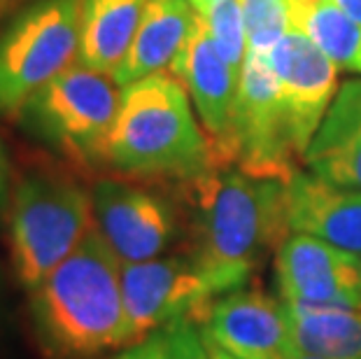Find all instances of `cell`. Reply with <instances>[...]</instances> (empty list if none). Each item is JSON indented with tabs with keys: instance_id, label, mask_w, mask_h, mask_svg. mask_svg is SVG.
I'll return each mask as SVG.
<instances>
[{
	"instance_id": "1",
	"label": "cell",
	"mask_w": 361,
	"mask_h": 359,
	"mask_svg": "<svg viewBox=\"0 0 361 359\" xmlns=\"http://www.w3.org/2000/svg\"><path fill=\"white\" fill-rule=\"evenodd\" d=\"M194 208V248L219 294L245 287L261 262L291 233L287 182L235 166H212L182 185Z\"/></svg>"
},
{
	"instance_id": "2",
	"label": "cell",
	"mask_w": 361,
	"mask_h": 359,
	"mask_svg": "<svg viewBox=\"0 0 361 359\" xmlns=\"http://www.w3.org/2000/svg\"><path fill=\"white\" fill-rule=\"evenodd\" d=\"M28 315L47 359H94L130 346L121 262L96 226L28 289Z\"/></svg>"
},
{
	"instance_id": "3",
	"label": "cell",
	"mask_w": 361,
	"mask_h": 359,
	"mask_svg": "<svg viewBox=\"0 0 361 359\" xmlns=\"http://www.w3.org/2000/svg\"><path fill=\"white\" fill-rule=\"evenodd\" d=\"M107 166L124 178L180 185L214 166L210 140L175 75H149L124 87L107 145Z\"/></svg>"
},
{
	"instance_id": "4",
	"label": "cell",
	"mask_w": 361,
	"mask_h": 359,
	"mask_svg": "<svg viewBox=\"0 0 361 359\" xmlns=\"http://www.w3.org/2000/svg\"><path fill=\"white\" fill-rule=\"evenodd\" d=\"M94 229L91 192L71 173L35 168L14 180L7 212L10 259L24 289L49 276Z\"/></svg>"
},
{
	"instance_id": "5",
	"label": "cell",
	"mask_w": 361,
	"mask_h": 359,
	"mask_svg": "<svg viewBox=\"0 0 361 359\" xmlns=\"http://www.w3.org/2000/svg\"><path fill=\"white\" fill-rule=\"evenodd\" d=\"M114 75L73 63L37 89L14 119L21 131L84 168L107 166V145L121 105Z\"/></svg>"
},
{
	"instance_id": "6",
	"label": "cell",
	"mask_w": 361,
	"mask_h": 359,
	"mask_svg": "<svg viewBox=\"0 0 361 359\" xmlns=\"http://www.w3.org/2000/svg\"><path fill=\"white\" fill-rule=\"evenodd\" d=\"M82 0H30L0 33V117L14 119L37 89L80 56Z\"/></svg>"
},
{
	"instance_id": "7",
	"label": "cell",
	"mask_w": 361,
	"mask_h": 359,
	"mask_svg": "<svg viewBox=\"0 0 361 359\" xmlns=\"http://www.w3.org/2000/svg\"><path fill=\"white\" fill-rule=\"evenodd\" d=\"M303 162L291 140L271 56L247 49L238 78L231 166L287 182Z\"/></svg>"
},
{
	"instance_id": "8",
	"label": "cell",
	"mask_w": 361,
	"mask_h": 359,
	"mask_svg": "<svg viewBox=\"0 0 361 359\" xmlns=\"http://www.w3.org/2000/svg\"><path fill=\"white\" fill-rule=\"evenodd\" d=\"M121 292L130 329V346L164 331L175 320L198 315L214 296L212 278L194 252L164 255L149 262L121 264Z\"/></svg>"
},
{
	"instance_id": "9",
	"label": "cell",
	"mask_w": 361,
	"mask_h": 359,
	"mask_svg": "<svg viewBox=\"0 0 361 359\" xmlns=\"http://www.w3.org/2000/svg\"><path fill=\"white\" fill-rule=\"evenodd\" d=\"M94 226L121 264L164 257L178 241L175 208L147 187L119 178H101L91 187Z\"/></svg>"
},
{
	"instance_id": "10",
	"label": "cell",
	"mask_w": 361,
	"mask_h": 359,
	"mask_svg": "<svg viewBox=\"0 0 361 359\" xmlns=\"http://www.w3.org/2000/svg\"><path fill=\"white\" fill-rule=\"evenodd\" d=\"M280 84V103L301 159L338 94V66L301 28L291 26L271 54Z\"/></svg>"
},
{
	"instance_id": "11",
	"label": "cell",
	"mask_w": 361,
	"mask_h": 359,
	"mask_svg": "<svg viewBox=\"0 0 361 359\" xmlns=\"http://www.w3.org/2000/svg\"><path fill=\"white\" fill-rule=\"evenodd\" d=\"M280 301L361 310L359 257L308 233H289L275 252Z\"/></svg>"
},
{
	"instance_id": "12",
	"label": "cell",
	"mask_w": 361,
	"mask_h": 359,
	"mask_svg": "<svg viewBox=\"0 0 361 359\" xmlns=\"http://www.w3.org/2000/svg\"><path fill=\"white\" fill-rule=\"evenodd\" d=\"M196 327L235 359H287L294 348L287 305L261 289L238 287L214 296Z\"/></svg>"
},
{
	"instance_id": "13",
	"label": "cell",
	"mask_w": 361,
	"mask_h": 359,
	"mask_svg": "<svg viewBox=\"0 0 361 359\" xmlns=\"http://www.w3.org/2000/svg\"><path fill=\"white\" fill-rule=\"evenodd\" d=\"M171 73L178 78L194 108L201 126L210 140L214 166H231L233 112L238 94V75L214 47L205 19L196 12V24L184 42Z\"/></svg>"
},
{
	"instance_id": "14",
	"label": "cell",
	"mask_w": 361,
	"mask_h": 359,
	"mask_svg": "<svg viewBox=\"0 0 361 359\" xmlns=\"http://www.w3.org/2000/svg\"><path fill=\"white\" fill-rule=\"evenodd\" d=\"M287 219L291 233H308L361 257V189L296 171L287 180Z\"/></svg>"
},
{
	"instance_id": "15",
	"label": "cell",
	"mask_w": 361,
	"mask_h": 359,
	"mask_svg": "<svg viewBox=\"0 0 361 359\" xmlns=\"http://www.w3.org/2000/svg\"><path fill=\"white\" fill-rule=\"evenodd\" d=\"M303 166L334 185L361 189V80H348L338 89Z\"/></svg>"
},
{
	"instance_id": "16",
	"label": "cell",
	"mask_w": 361,
	"mask_h": 359,
	"mask_svg": "<svg viewBox=\"0 0 361 359\" xmlns=\"http://www.w3.org/2000/svg\"><path fill=\"white\" fill-rule=\"evenodd\" d=\"M196 24L191 0H147L126 59L114 73L121 89L149 75L171 71Z\"/></svg>"
},
{
	"instance_id": "17",
	"label": "cell",
	"mask_w": 361,
	"mask_h": 359,
	"mask_svg": "<svg viewBox=\"0 0 361 359\" xmlns=\"http://www.w3.org/2000/svg\"><path fill=\"white\" fill-rule=\"evenodd\" d=\"M147 0H82L80 56L94 71L114 75L142 21Z\"/></svg>"
},
{
	"instance_id": "18",
	"label": "cell",
	"mask_w": 361,
	"mask_h": 359,
	"mask_svg": "<svg viewBox=\"0 0 361 359\" xmlns=\"http://www.w3.org/2000/svg\"><path fill=\"white\" fill-rule=\"evenodd\" d=\"M294 348L324 359H361V310L284 303Z\"/></svg>"
},
{
	"instance_id": "19",
	"label": "cell",
	"mask_w": 361,
	"mask_h": 359,
	"mask_svg": "<svg viewBox=\"0 0 361 359\" xmlns=\"http://www.w3.org/2000/svg\"><path fill=\"white\" fill-rule=\"evenodd\" d=\"M291 10L294 26L301 28L338 68L361 75V28L336 0H314Z\"/></svg>"
},
{
	"instance_id": "20",
	"label": "cell",
	"mask_w": 361,
	"mask_h": 359,
	"mask_svg": "<svg viewBox=\"0 0 361 359\" xmlns=\"http://www.w3.org/2000/svg\"><path fill=\"white\" fill-rule=\"evenodd\" d=\"M247 49L271 54L282 35L294 26L291 0H240Z\"/></svg>"
},
{
	"instance_id": "21",
	"label": "cell",
	"mask_w": 361,
	"mask_h": 359,
	"mask_svg": "<svg viewBox=\"0 0 361 359\" xmlns=\"http://www.w3.org/2000/svg\"><path fill=\"white\" fill-rule=\"evenodd\" d=\"M201 17L205 19V26L221 59L240 75L245 54H247V30H245L240 0H221Z\"/></svg>"
},
{
	"instance_id": "22",
	"label": "cell",
	"mask_w": 361,
	"mask_h": 359,
	"mask_svg": "<svg viewBox=\"0 0 361 359\" xmlns=\"http://www.w3.org/2000/svg\"><path fill=\"white\" fill-rule=\"evenodd\" d=\"M168 359H212L198 327L191 320H175L164 329Z\"/></svg>"
},
{
	"instance_id": "23",
	"label": "cell",
	"mask_w": 361,
	"mask_h": 359,
	"mask_svg": "<svg viewBox=\"0 0 361 359\" xmlns=\"http://www.w3.org/2000/svg\"><path fill=\"white\" fill-rule=\"evenodd\" d=\"M112 359H168V346L164 331H159L140 343H133L124 350H119Z\"/></svg>"
},
{
	"instance_id": "24",
	"label": "cell",
	"mask_w": 361,
	"mask_h": 359,
	"mask_svg": "<svg viewBox=\"0 0 361 359\" xmlns=\"http://www.w3.org/2000/svg\"><path fill=\"white\" fill-rule=\"evenodd\" d=\"M12 189H14L12 164H10V154H7L5 140L0 135V224L7 221V212H10V203H12Z\"/></svg>"
},
{
	"instance_id": "25",
	"label": "cell",
	"mask_w": 361,
	"mask_h": 359,
	"mask_svg": "<svg viewBox=\"0 0 361 359\" xmlns=\"http://www.w3.org/2000/svg\"><path fill=\"white\" fill-rule=\"evenodd\" d=\"M336 3L341 5L343 10L357 21V26L361 28V0H336Z\"/></svg>"
},
{
	"instance_id": "26",
	"label": "cell",
	"mask_w": 361,
	"mask_h": 359,
	"mask_svg": "<svg viewBox=\"0 0 361 359\" xmlns=\"http://www.w3.org/2000/svg\"><path fill=\"white\" fill-rule=\"evenodd\" d=\"M205 348H207V353H210L212 359H235L233 355H228L226 350H221L219 346H214V343H210V341H205Z\"/></svg>"
},
{
	"instance_id": "27",
	"label": "cell",
	"mask_w": 361,
	"mask_h": 359,
	"mask_svg": "<svg viewBox=\"0 0 361 359\" xmlns=\"http://www.w3.org/2000/svg\"><path fill=\"white\" fill-rule=\"evenodd\" d=\"M217 3H221V0H191V5H194V10L198 12V14H205L210 7H214Z\"/></svg>"
},
{
	"instance_id": "28",
	"label": "cell",
	"mask_w": 361,
	"mask_h": 359,
	"mask_svg": "<svg viewBox=\"0 0 361 359\" xmlns=\"http://www.w3.org/2000/svg\"><path fill=\"white\" fill-rule=\"evenodd\" d=\"M19 5H21V0H0V21H3V17H7V14Z\"/></svg>"
},
{
	"instance_id": "29",
	"label": "cell",
	"mask_w": 361,
	"mask_h": 359,
	"mask_svg": "<svg viewBox=\"0 0 361 359\" xmlns=\"http://www.w3.org/2000/svg\"><path fill=\"white\" fill-rule=\"evenodd\" d=\"M287 359H324V357H317V355L303 353V350H298V348H291V353H289Z\"/></svg>"
},
{
	"instance_id": "30",
	"label": "cell",
	"mask_w": 361,
	"mask_h": 359,
	"mask_svg": "<svg viewBox=\"0 0 361 359\" xmlns=\"http://www.w3.org/2000/svg\"><path fill=\"white\" fill-rule=\"evenodd\" d=\"M359 271H361V257H359Z\"/></svg>"
}]
</instances>
